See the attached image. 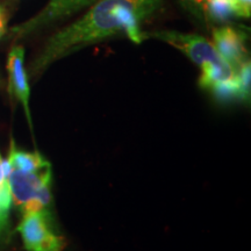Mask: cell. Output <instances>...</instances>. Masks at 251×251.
Returning a JSON list of instances; mask_svg holds the SVG:
<instances>
[{"label":"cell","instance_id":"6da1fadb","mask_svg":"<svg viewBox=\"0 0 251 251\" xmlns=\"http://www.w3.org/2000/svg\"><path fill=\"white\" fill-rule=\"evenodd\" d=\"M163 0H99L85 15L50 37L31 64L39 75L49 65L79 49L125 34L135 43L143 41L141 24L162 8Z\"/></svg>","mask_w":251,"mask_h":251},{"label":"cell","instance_id":"7a4b0ae2","mask_svg":"<svg viewBox=\"0 0 251 251\" xmlns=\"http://www.w3.org/2000/svg\"><path fill=\"white\" fill-rule=\"evenodd\" d=\"M7 181L12 202L23 213H48V206L51 200V166L35 172H23L9 168L7 164Z\"/></svg>","mask_w":251,"mask_h":251},{"label":"cell","instance_id":"3957f363","mask_svg":"<svg viewBox=\"0 0 251 251\" xmlns=\"http://www.w3.org/2000/svg\"><path fill=\"white\" fill-rule=\"evenodd\" d=\"M142 37L143 40L156 39L169 43L184 52L191 61L199 65L200 69L227 63L219 55L212 42L198 34H185L175 30H157L147 33L142 31Z\"/></svg>","mask_w":251,"mask_h":251},{"label":"cell","instance_id":"277c9868","mask_svg":"<svg viewBox=\"0 0 251 251\" xmlns=\"http://www.w3.org/2000/svg\"><path fill=\"white\" fill-rule=\"evenodd\" d=\"M18 231L27 251H63L67 247L65 238L50 228L46 212L24 213Z\"/></svg>","mask_w":251,"mask_h":251},{"label":"cell","instance_id":"5b68a950","mask_svg":"<svg viewBox=\"0 0 251 251\" xmlns=\"http://www.w3.org/2000/svg\"><path fill=\"white\" fill-rule=\"evenodd\" d=\"M97 1L99 0H49L45 8L39 12L35 17L12 28L11 36H13L14 39H23L34 31L42 29L49 25L70 17L76 12Z\"/></svg>","mask_w":251,"mask_h":251},{"label":"cell","instance_id":"8992f818","mask_svg":"<svg viewBox=\"0 0 251 251\" xmlns=\"http://www.w3.org/2000/svg\"><path fill=\"white\" fill-rule=\"evenodd\" d=\"M213 45L219 55L231 67L238 68L247 61V35L233 27H220L213 29Z\"/></svg>","mask_w":251,"mask_h":251},{"label":"cell","instance_id":"52a82bcc","mask_svg":"<svg viewBox=\"0 0 251 251\" xmlns=\"http://www.w3.org/2000/svg\"><path fill=\"white\" fill-rule=\"evenodd\" d=\"M8 71V89L12 97H15L23 103L26 112L27 120L31 127V118L29 111V84L28 76L25 69V49L21 46L14 47L9 51L7 59Z\"/></svg>","mask_w":251,"mask_h":251},{"label":"cell","instance_id":"ba28073f","mask_svg":"<svg viewBox=\"0 0 251 251\" xmlns=\"http://www.w3.org/2000/svg\"><path fill=\"white\" fill-rule=\"evenodd\" d=\"M6 162L9 168L17 169L23 172H35L51 166L40 152H27L18 150L14 143H12L11 151Z\"/></svg>","mask_w":251,"mask_h":251},{"label":"cell","instance_id":"9c48e42d","mask_svg":"<svg viewBox=\"0 0 251 251\" xmlns=\"http://www.w3.org/2000/svg\"><path fill=\"white\" fill-rule=\"evenodd\" d=\"M178 2L203 29H211L213 24L209 17L211 0H178Z\"/></svg>","mask_w":251,"mask_h":251},{"label":"cell","instance_id":"30bf717a","mask_svg":"<svg viewBox=\"0 0 251 251\" xmlns=\"http://www.w3.org/2000/svg\"><path fill=\"white\" fill-rule=\"evenodd\" d=\"M12 205L8 181L0 186V249L8 242V212Z\"/></svg>","mask_w":251,"mask_h":251},{"label":"cell","instance_id":"8fae6325","mask_svg":"<svg viewBox=\"0 0 251 251\" xmlns=\"http://www.w3.org/2000/svg\"><path fill=\"white\" fill-rule=\"evenodd\" d=\"M209 17L212 23H225L231 17L240 18L236 0H211Z\"/></svg>","mask_w":251,"mask_h":251},{"label":"cell","instance_id":"7c38bea8","mask_svg":"<svg viewBox=\"0 0 251 251\" xmlns=\"http://www.w3.org/2000/svg\"><path fill=\"white\" fill-rule=\"evenodd\" d=\"M238 80H240L241 99L249 101L250 99V61L248 59L238 68Z\"/></svg>","mask_w":251,"mask_h":251},{"label":"cell","instance_id":"4fadbf2b","mask_svg":"<svg viewBox=\"0 0 251 251\" xmlns=\"http://www.w3.org/2000/svg\"><path fill=\"white\" fill-rule=\"evenodd\" d=\"M240 18H250L251 0H236Z\"/></svg>","mask_w":251,"mask_h":251},{"label":"cell","instance_id":"5bb4252c","mask_svg":"<svg viewBox=\"0 0 251 251\" xmlns=\"http://www.w3.org/2000/svg\"><path fill=\"white\" fill-rule=\"evenodd\" d=\"M7 21H8V14L7 11L4 6L0 5V39L4 36L6 33V28H7Z\"/></svg>","mask_w":251,"mask_h":251},{"label":"cell","instance_id":"9a60e30c","mask_svg":"<svg viewBox=\"0 0 251 251\" xmlns=\"http://www.w3.org/2000/svg\"><path fill=\"white\" fill-rule=\"evenodd\" d=\"M7 183V162L2 161L0 156V186Z\"/></svg>","mask_w":251,"mask_h":251}]
</instances>
